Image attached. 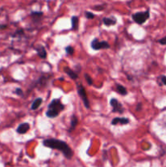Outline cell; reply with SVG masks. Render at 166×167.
<instances>
[{"label": "cell", "instance_id": "6da1fadb", "mask_svg": "<svg viewBox=\"0 0 166 167\" xmlns=\"http://www.w3.org/2000/svg\"><path fill=\"white\" fill-rule=\"evenodd\" d=\"M42 144L52 149H57L60 152H61L63 154V156L67 158V159H72L73 156V152L71 149V148L69 147L68 144L66 142H64L63 140L57 139H46L42 141Z\"/></svg>", "mask_w": 166, "mask_h": 167}, {"label": "cell", "instance_id": "7a4b0ae2", "mask_svg": "<svg viewBox=\"0 0 166 167\" xmlns=\"http://www.w3.org/2000/svg\"><path fill=\"white\" fill-rule=\"evenodd\" d=\"M64 109L63 105L60 99H54L48 105V109L46 111V115L50 118L56 117L60 115V113Z\"/></svg>", "mask_w": 166, "mask_h": 167}, {"label": "cell", "instance_id": "3957f363", "mask_svg": "<svg viewBox=\"0 0 166 167\" xmlns=\"http://www.w3.org/2000/svg\"><path fill=\"white\" fill-rule=\"evenodd\" d=\"M150 17V11L147 10L145 12H138L134 13L133 16H132V18L134 20V21L135 23L138 24V25H143L144 24Z\"/></svg>", "mask_w": 166, "mask_h": 167}, {"label": "cell", "instance_id": "277c9868", "mask_svg": "<svg viewBox=\"0 0 166 167\" xmlns=\"http://www.w3.org/2000/svg\"><path fill=\"white\" fill-rule=\"evenodd\" d=\"M77 93L79 95V96L81 97V99H82L83 101V104L85 105L86 109H89L90 108V101L87 98V95H86V91L85 87H83L82 84L81 83H78L77 85Z\"/></svg>", "mask_w": 166, "mask_h": 167}, {"label": "cell", "instance_id": "5b68a950", "mask_svg": "<svg viewBox=\"0 0 166 167\" xmlns=\"http://www.w3.org/2000/svg\"><path fill=\"white\" fill-rule=\"evenodd\" d=\"M91 47L94 50H101V49H108L110 48V45L106 41H99L98 38H95L91 42Z\"/></svg>", "mask_w": 166, "mask_h": 167}, {"label": "cell", "instance_id": "8992f818", "mask_svg": "<svg viewBox=\"0 0 166 167\" xmlns=\"http://www.w3.org/2000/svg\"><path fill=\"white\" fill-rule=\"evenodd\" d=\"M110 104L112 107V113H118L120 114H122L124 113V108H123L122 104H120L116 99H111Z\"/></svg>", "mask_w": 166, "mask_h": 167}, {"label": "cell", "instance_id": "52a82bcc", "mask_svg": "<svg viewBox=\"0 0 166 167\" xmlns=\"http://www.w3.org/2000/svg\"><path fill=\"white\" fill-rule=\"evenodd\" d=\"M128 123H130V120L126 117H115L114 119L112 121V125H113V126L118 125V124L126 125Z\"/></svg>", "mask_w": 166, "mask_h": 167}, {"label": "cell", "instance_id": "ba28073f", "mask_svg": "<svg viewBox=\"0 0 166 167\" xmlns=\"http://www.w3.org/2000/svg\"><path fill=\"white\" fill-rule=\"evenodd\" d=\"M35 50L37 51V53L38 55V56L42 59H46V48L42 45H38V46L35 47Z\"/></svg>", "mask_w": 166, "mask_h": 167}, {"label": "cell", "instance_id": "9c48e42d", "mask_svg": "<svg viewBox=\"0 0 166 167\" xmlns=\"http://www.w3.org/2000/svg\"><path fill=\"white\" fill-rule=\"evenodd\" d=\"M30 128V126H29V123H21L19 127H17V131L19 134H25V133L28 132V131Z\"/></svg>", "mask_w": 166, "mask_h": 167}, {"label": "cell", "instance_id": "30bf717a", "mask_svg": "<svg viewBox=\"0 0 166 167\" xmlns=\"http://www.w3.org/2000/svg\"><path fill=\"white\" fill-rule=\"evenodd\" d=\"M103 23L106 26H112L116 24V19L114 17H104L103 18Z\"/></svg>", "mask_w": 166, "mask_h": 167}, {"label": "cell", "instance_id": "8fae6325", "mask_svg": "<svg viewBox=\"0 0 166 167\" xmlns=\"http://www.w3.org/2000/svg\"><path fill=\"white\" fill-rule=\"evenodd\" d=\"M77 123H78V119H77V117H76L75 115L72 116V118H71V121H70V128L69 130V132H72L75 128L77 126Z\"/></svg>", "mask_w": 166, "mask_h": 167}, {"label": "cell", "instance_id": "7c38bea8", "mask_svg": "<svg viewBox=\"0 0 166 167\" xmlns=\"http://www.w3.org/2000/svg\"><path fill=\"white\" fill-rule=\"evenodd\" d=\"M64 72H65L67 74L69 75V77H70L72 79H73V80L77 79V78H78V75H77V74L76 72H74L73 70H72L71 69L68 68V67H65V68H64Z\"/></svg>", "mask_w": 166, "mask_h": 167}, {"label": "cell", "instance_id": "4fadbf2b", "mask_svg": "<svg viewBox=\"0 0 166 167\" xmlns=\"http://www.w3.org/2000/svg\"><path fill=\"white\" fill-rule=\"evenodd\" d=\"M71 22H72V29L73 30H77L78 25H79V18L77 17H73L71 18Z\"/></svg>", "mask_w": 166, "mask_h": 167}, {"label": "cell", "instance_id": "5bb4252c", "mask_svg": "<svg viewBox=\"0 0 166 167\" xmlns=\"http://www.w3.org/2000/svg\"><path fill=\"white\" fill-rule=\"evenodd\" d=\"M116 91L117 92L119 93L121 95H127V90L125 87H123L122 85H120V84H116Z\"/></svg>", "mask_w": 166, "mask_h": 167}, {"label": "cell", "instance_id": "9a60e30c", "mask_svg": "<svg viewBox=\"0 0 166 167\" xmlns=\"http://www.w3.org/2000/svg\"><path fill=\"white\" fill-rule=\"evenodd\" d=\"M31 17L33 18V20L34 21H39L42 19V17H43V13L42 12H31Z\"/></svg>", "mask_w": 166, "mask_h": 167}, {"label": "cell", "instance_id": "2e32d148", "mask_svg": "<svg viewBox=\"0 0 166 167\" xmlns=\"http://www.w3.org/2000/svg\"><path fill=\"white\" fill-rule=\"evenodd\" d=\"M42 103V98H37L34 101V103L32 104V106H31V109L32 110H36L38 109L40 105Z\"/></svg>", "mask_w": 166, "mask_h": 167}, {"label": "cell", "instance_id": "e0dca14e", "mask_svg": "<svg viewBox=\"0 0 166 167\" xmlns=\"http://www.w3.org/2000/svg\"><path fill=\"white\" fill-rule=\"evenodd\" d=\"M65 51H66L68 55H73V53H74V48L72 46H68L65 48Z\"/></svg>", "mask_w": 166, "mask_h": 167}, {"label": "cell", "instance_id": "ac0fdd59", "mask_svg": "<svg viewBox=\"0 0 166 167\" xmlns=\"http://www.w3.org/2000/svg\"><path fill=\"white\" fill-rule=\"evenodd\" d=\"M85 78H86V82H87V83H88V85H90V86H91L92 84H93V80H92V78H91V76L89 74H85Z\"/></svg>", "mask_w": 166, "mask_h": 167}, {"label": "cell", "instance_id": "d6986e66", "mask_svg": "<svg viewBox=\"0 0 166 167\" xmlns=\"http://www.w3.org/2000/svg\"><path fill=\"white\" fill-rule=\"evenodd\" d=\"M85 15H86V17L87 19H89V20H91V19H94L95 18V14L94 13H92L91 12H85Z\"/></svg>", "mask_w": 166, "mask_h": 167}, {"label": "cell", "instance_id": "ffe728a7", "mask_svg": "<svg viewBox=\"0 0 166 167\" xmlns=\"http://www.w3.org/2000/svg\"><path fill=\"white\" fill-rule=\"evenodd\" d=\"M15 93H16L17 95H20V96H23L24 95L23 91H22V90H21V88H17Z\"/></svg>", "mask_w": 166, "mask_h": 167}, {"label": "cell", "instance_id": "44dd1931", "mask_svg": "<svg viewBox=\"0 0 166 167\" xmlns=\"http://www.w3.org/2000/svg\"><path fill=\"white\" fill-rule=\"evenodd\" d=\"M160 79L162 82V84L163 85H165L166 86V77L165 76H160Z\"/></svg>", "mask_w": 166, "mask_h": 167}, {"label": "cell", "instance_id": "7402d4cb", "mask_svg": "<svg viewBox=\"0 0 166 167\" xmlns=\"http://www.w3.org/2000/svg\"><path fill=\"white\" fill-rule=\"evenodd\" d=\"M159 42H160V44H162V45H166V37L162 38L161 39H160V40H159Z\"/></svg>", "mask_w": 166, "mask_h": 167}, {"label": "cell", "instance_id": "603a6c76", "mask_svg": "<svg viewBox=\"0 0 166 167\" xmlns=\"http://www.w3.org/2000/svg\"><path fill=\"white\" fill-rule=\"evenodd\" d=\"M7 27L6 25H0V30L2 29H5Z\"/></svg>", "mask_w": 166, "mask_h": 167}, {"label": "cell", "instance_id": "cb8c5ba5", "mask_svg": "<svg viewBox=\"0 0 166 167\" xmlns=\"http://www.w3.org/2000/svg\"><path fill=\"white\" fill-rule=\"evenodd\" d=\"M141 108H142V104H141V103H139V104H138L137 111H140V110H141Z\"/></svg>", "mask_w": 166, "mask_h": 167}]
</instances>
